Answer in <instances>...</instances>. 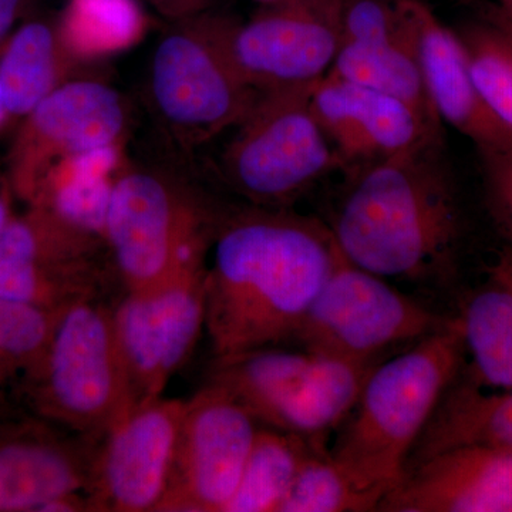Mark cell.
I'll return each mask as SVG.
<instances>
[{
  "label": "cell",
  "mask_w": 512,
  "mask_h": 512,
  "mask_svg": "<svg viewBox=\"0 0 512 512\" xmlns=\"http://www.w3.org/2000/svg\"><path fill=\"white\" fill-rule=\"evenodd\" d=\"M205 275L215 359L293 338L342 258L329 225L286 208L218 215Z\"/></svg>",
  "instance_id": "obj_1"
},
{
  "label": "cell",
  "mask_w": 512,
  "mask_h": 512,
  "mask_svg": "<svg viewBox=\"0 0 512 512\" xmlns=\"http://www.w3.org/2000/svg\"><path fill=\"white\" fill-rule=\"evenodd\" d=\"M440 148L431 143L350 173L329 225L346 261L387 281L453 272L463 222Z\"/></svg>",
  "instance_id": "obj_2"
},
{
  "label": "cell",
  "mask_w": 512,
  "mask_h": 512,
  "mask_svg": "<svg viewBox=\"0 0 512 512\" xmlns=\"http://www.w3.org/2000/svg\"><path fill=\"white\" fill-rule=\"evenodd\" d=\"M466 349L456 319L387 362L377 363L329 454L363 487L386 495L437 404L457 379Z\"/></svg>",
  "instance_id": "obj_3"
},
{
  "label": "cell",
  "mask_w": 512,
  "mask_h": 512,
  "mask_svg": "<svg viewBox=\"0 0 512 512\" xmlns=\"http://www.w3.org/2000/svg\"><path fill=\"white\" fill-rule=\"evenodd\" d=\"M114 302L84 299L57 313L22 402L63 429L101 440L128 413Z\"/></svg>",
  "instance_id": "obj_4"
},
{
  "label": "cell",
  "mask_w": 512,
  "mask_h": 512,
  "mask_svg": "<svg viewBox=\"0 0 512 512\" xmlns=\"http://www.w3.org/2000/svg\"><path fill=\"white\" fill-rule=\"evenodd\" d=\"M376 365L271 346L215 359L207 383L231 394L256 423L322 441L352 412Z\"/></svg>",
  "instance_id": "obj_5"
},
{
  "label": "cell",
  "mask_w": 512,
  "mask_h": 512,
  "mask_svg": "<svg viewBox=\"0 0 512 512\" xmlns=\"http://www.w3.org/2000/svg\"><path fill=\"white\" fill-rule=\"evenodd\" d=\"M218 214L187 185L157 171L117 175L103 237L123 292L167 281L210 254Z\"/></svg>",
  "instance_id": "obj_6"
},
{
  "label": "cell",
  "mask_w": 512,
  "mask_h": 512,
  "mask_svg": "<svg viewBox=\"0 0 512 512\" xmlns=\"http://www.w3.org/2000/svg\"><path fill=\"white\" fill-rule=\"evenodd\" d=\"M315 84L262 93L235 127L222 173L252 205L286 208L325 175L342 170L313 113Z\"/></svg>",
  "instance_id": "obj_7"
},
{
  "label": "cell",
  "mask_w": 512,
  "mask_h": 512,
  "mask_svg": "<svg viewBox=\"0 0 512 512\" xmlns=\"http://www.w3.org/2000/svg\"><path fill=\"white\" fill-rule=\"evenodd\" d=\"M227 26L165 36L151 63V96L178 143L198 146L237 127L261 92L239 73Z\"/></svg>",
  "instance_id": "obj_8"
},
{
  "label": "cell",
  "mask_w": 512,
  "mask_h": 512,
  "mask_svg": "<svg viewBox=\"0 0 512 512\" xmlns=\"http://www.w3.org/2000/svg\"><path fill=\"white\" fill-rule=\"evenodd\" d=\"M119 281L101 235L29 205L0 232V298L49 312L107 298Z\"/></svg>",
  "instance_id": "obj_9"
},
{
  "label": "cell",
  "mask_w": 512,
  "mask_h": 512,
  "mask_svg": "<svg viewBox=\"0 0 512 512\" xmlns=\"http://www.w3.org/2000/svg\"><path fill=\"white\" fill-rule=\"evenodd\" d=\"M448 320L342 255L292 339L318 355L373 363L384 350L426 338Z\"/></svg>",
  "instance_id": "obj_10"
},
{
  "label": "cell",
  "mask_w": 512,
  "mask_h": 512,
  "mask_svg": "<svg viewBox=\"0 0 512 512\" xmlns=\"http://www.w3.org/2000/svg\"><path fill=\"white\" fill-rule=\"evenodd\" d=\"M207 259H194L160 285L123 292L114 302L128 413L163 397L204 332Z\"/></svg>",
  "instance_id": "obj_11"
},
{
  "label": "cell",
  "mask_w": 512,
  "mask_h": 512,
  "mask_svg": "<svg viewBox=\"0 0 512 512\" xmlns=\"http://www.w3.org/2000/svg\"><path fill=\"white\" fill-rule=\"evenodd\" d=\"M258 423L221 387L185 403L170 481L158 512H224L237 490Z\"/></svg>",
  "instance_id": "obj_12"
},
{
  "label": "cell",
  "mask_w": 512,
  "mask_h": 512,
  "mask_svg": "<svg viewBox=\"0 0 512 512\" xmlns=\"http://www.w3.org/2000/svg\"><path fill=\"white\" fill-rule=\"evenodd\" d=\"M20 121L10 148V187L30 202L55 165L121 144L127 113L123 97L113 87L74 80L57 87Z\"/></svg>",
  "instance_id": "obj_13"
},
{
  "label": "cell",
  "mask_w": 512,
  "mask_h": 512,
  "mask_svg": "<svg viewBox=\"0 0 512 512\" xmlns=\"http://www.w3.org/2000/svg\"><path fill=\"white\" fill-rule=\"evenodd\" d=\"M342 0H282L229 30L239 73L258 92L318 83L342 45Z\"/></svg>",
  "instance_id": "obj_14"
},
{
  "label": "cell",
  "mask_w": 512,
  "mask_h": 512,
  "mask_svg": "<svg viewBox=\"0 0 512 512\" xmlns=\"http://www.w3.org/2000/svg\"><path fill=\"white\" fill-rule=\"evenodd\" d=\"M99 443L25 404L0 403V512H42L63 495L87 493Z\"/></svg>",
  "instance_id": "obj_15"
},
{
  "label": "cell",
  "mask_w": 512,
  "mask_h": 512,
  "mask_svg": "<svg viewBox=\"0 0 512 512\" xmlns=\"http://www.w3.org/2000/svg\"><path fill=\"white\" fill-rule=\"evenodd\" d=\"M185 403L161 397L128 413L100 440L87 487L92 512H158Z\"/></svg>",
  "instance_id": "obj_16"
},
{
  "label": "cell",
  "mask_w": 512,
  "mask_h": 512,
  "mask_svg": "<svg viewBox=\"0 0 512 512\" xmlns=\"http://www.w3.org/2000/svg\"><path fill=\"white\" fill-rule=\"evenodd\" d=\"M312 109L349 173L441 141V128L404 101L329 74L313 86Z\"/></svg>",
  "instance_id": "obj_17"
},
{
  "label": "cell",
  "mask_w": 512,
  "mask_h": 512,
  "mask_svg": "<svg viewBox=\"0 0 512 512\" xmlns=\"http://www.w3.org/2000/svg\"><path fill=\"white\" fill-rule=\"evenodd\" d=\"M382 512H512V453L487 446L441 451L404 471Z\"/></svg>",
  "instance_id": "obj_18"
},
{
  "label": "cell",
  "mask_w": 512,
  "mask_h": 512,
  "mask_svg": "<svg viewBox=\"0 0 512 512\" xmlns=\"http://www.w3.org/2000/svg\"><path fill=\"white\" fill-rule=\"evenodd\" d=\"M416 37L431 104L441 123L480 148L512 151V136L485 106L471 77L456 30L421 0H400Z\"/></svg>",
  "instance_id": "obj_19"
},
{
  "label": "cell",
  "mask_w": 512,
  "mask_h": 512,
  "mask_svg": "<svg viewBox=\"0 0 512 512\" xmlns=\"http://www.w3.org/2000/svg\"><path fill=\"white\" fill-rule=\"evenodd\" d=\"M460 446H487L512 453V389L488 392L467 379L454 380L414 444L406 470Z\"/></svg>",
  "instance_id": "obj_20"
},
{
  "label": "cell",
  "mask_w": 512,
  "mask_h": 512,
  "mask_svg": "<svg viewBox=\"0 0 512 512\" xmlns=\"http://www.w3.org/2000/svg\"><path fill=\"white\" fill-rule=\"evenodd\" d=\"M328 74L402 100L433 126L443 128L427 93L413 28L399 39L342 43Z\"/></svg>",
  "instance_id": "obj_21"
},
{
  "label": "cell",
  "mask_w": 512,
  "mask_h": 512,
  "mask_svg": "<svg viewBox=\"0 0 512 512\" xmlns=\"http://www.w3.org/2000/svg\"><path fill=\"white\" fill-rule=\"evenodd\" d=\"M70 60L59 33L46 23H26L10 33L0 45V86L10 119H25L66 83Z\"/></svg>",
  "instance_id": "obj_22"
},
{
  "label": "cell",
  "mask_w": 512,
  "mask_h": 512,
  "mask_svg": "<svg viewBox=\"0 0 512 512\" xmlns=\"http://www.w3.org/2000/svg\"><path fill=\"white\" fill-rule=\"evenodd\" d=\"M456 322L471 357L468 382L512 389V289L490 278L464 301Z\"/></svg>",
  "instance_id": "obj_23"
},
{
  "label": "cell",
  "mask_w": 512,
  "mask_h": 512,
  "mask_svg": "<svg viewBox=\"0 0 512 512\" xmlns=\"http://www.w3.org/2000/svg\"><path fill=\"white\" fill-rule=\"evenodd\" d=\"M319 441L262 427L224 512H278L306 458L322 448Z\"/></svg>",
  "instance_id": "obj_24"
},
{
  "label": "cell",
  "mask_w": 512,
  "mask_h": 512,
  "mask_svg": "<svg viewBox=\"0 0 512 512\" xmlns=\"http://www.w3.org/2000/svg\"><path fill=\"white\" fill-rule=\"evenodd\" d=\"M143 30L134 0H73L59 35L73 59L96 60L133 46Z\"/></svg>",
  "instance_id": "obj_25"
},
{
  "label": "cell",
  "mask_w": 512,
  "mask_h": 512,
  "mask_svg": "<svg viewBox=\"0 0 512 512\" xmlns=\"http://www.w3.org/2000/svg\"><path fill=\"white\" fill-rule=\"evenodd\" d=\"M59 312L0 298V403H22Z\"/></svg>",
  "instance_id": "obj_26"
},
{
  "label": "cell",
  "mask_w": 512,
  "mask_h": 512,
  "mask_svg": "<svg viewBox=\"0 0 512 512\" xmlns=\"http://www.w3.org/2000/svg\"><path fill=\"white\" fill-rule=\"evenodd\" d=\"M382 498L322 447L306 458L278 512L377 511Z\"/></svg>",
  "instance_id": "obj_27"
},
{
  "label": "cell",
  "mask_w": 512,
  "mask_h": 512,
  "mask_svg": "<svg viewBox=\"0 0 512 512\" xmlns=\"http://www.w3.org/2000/svg\"><path fill=\"white\" fill-rule=\"evenodd\" d=\"M485 106L512 136V42L481 16L456 30Z\"/></svg>",
  "instance_id": "obj_28"
},
{
  "label": "cell",
  "mask_w": 512,
  "mask_h": 512,
  "mask_svg": "<svg viewBox=\"0 0 512 512\" xmlns=\"http://www.w3.org/2000/svg\"><path fill=\"white\" fill-rule=\"evenodd\" d=\"M477 151L491 212L512 245V151Z\"/></svg>",
  "instance_id": "obj_29"
},
{
  "label": "cell",
  "mask_w": 512,
  "mask_h": 512,
  "mask_svg": "<svg viewBox=\"0 0 512 512\" xmlns=\"http://www.w3.org/2000/svg\"><path fill=\"white\" fill-rule=\"evenodd\" d=\"M488 275L494 281L501 282L512 289V245L500 252L494 264L488 268Z\"/></svg>",
  "instance_id": "obj_30"
},
{
  "label": "cell",
  "mask_w": 512,
  "mask_h": 512,
  "mask_svg": "<svg viewBox=\"0 0 512 512\" xmlns=\"http://www.w3.org/2000/svg\"><path fill=\"white\" fill-rule=\"evenodd\" d=\"M22 0H0V45L12 33Z\"/></svg>",
  "instance_id": "obj_31"
},
{
  "label": "cell",
  "mask_w": 512,
  "mask_h": 512,
  "mask_svg": "<svg viewBox=\"0 0 512 512\" xmlns=\"http://www.w3.org/2000/svg\"><path fill=\"white\" fill-rule=\"evenodd\" d=\"M483 18L487 19L488 22L493 23L494 26H497L501 32L504 33L505 36L512 42V19L505 16L497 6H490L484 10Z\"/></svg>",
  "instance_id": "obj_32"
},
{
  "label": "cell",
  "mask_w": 512,
  "mask_h": 512,
  "mask_svg": "<svg viewBox=\"0 0 512 512\" xmlns=\"http://www.w3.org/2000/svg\"><path fill=\"white\" fill-rule=\"evenodd\" d=\"M13 217H15V214L10 210L9 201L8 198H6L5 192L0 191V232L5 229L6 225L9 224Z\"/></svg>",
  "instance_id": "obj_33"
},
{
  "label": "cell",
  "mask_w": 512,
  "mask_h": 512,
  "mask_svg": "<svg viewBox=\"0 0 512 512\" xmlns=\"http://www.w3.org/2000/svg\"><path fill=\"white\" fill-rule=\"evenodd\" d=\"M10 121H12V119H10L8 107H6L5 103V97H3L2 86H0V133H2L3 128L8 127Z\"/></svg>",
  "instance_id": "obj_34"
},
{
  "label": "cell",
  "mask_w": 512,
  "mask_h": 512,
  "mask_svg": "<svg viewBox=\"0 0 512 512\" xmlns=\"http://www.w3.org/2000/svg\"><path fill=\"white\" fill-rule=\"evenodd\" d=\"M495 6H497L505 16L512 19V0H498V5Z\"/></svg>",
  "instance_id": "obj_35"
},
{
  "label": "cell",
  "mask_w": 512,
  "mask_h": 512,
  "mask_svg": "<svg viewBox=\"0 0 512 512\" xmlns=\"http://www.w3.org/2000/svg\"><path fill=\"white\" fill-rule=\"evenodd\" d=\"M258 2L269 3V5H275V3L282 2V0H258Z\"/></svg>",
  "instance_id": "obj_36"
}]
</instances>
